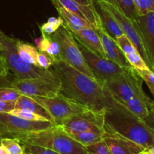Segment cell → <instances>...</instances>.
Wrapping results in <instances>:
<instances>
[{"mask_svg":"<svg viewBox=\"0 0 154 154\" xmlns=\"http://www.w3.org/2000/svg\"><path fill=\"white\" fill-rule=\"evenodd\" d=\"M60 83L59 94L81 106L103 112L112 102L114 96L103 83L87 76L63 60L53 64Z\"/></svg>","mask_w":154,"mask_h":154,"instance_id":"1","label":"cell"},{"mask_svg":"<svg viewBox=\"0 0 154 154\" xmlns=\"http://www.w3.org/2000/svg\"><path fill=\"white\" fill-rule=\"evenodd\" d=\"M105 129L113 131L145 149L154 144V126L129 111L114 96L110 106L105 111Z\"/></svg>","mask_w":154,"mask_h":154,"instance_id":"2","label":"cell"},{"mask_svg":"<svg viewBox=\"0 0 154 154\" xmlns=\"http://www.w3.org/2000/svg\"><path fill=\"white\" fill-rule=\"evenodd\" d=\"M12 138L19 139L21 144L41 146L60 154H91L57 124L44 130L17 134Z\"/></svg>","mask_w":154,"mask_h":154,"instance_id":"3","label":"cell"},{"mask_svg":"<svg viewBox=\"0 0 154 154\" xmlns=\"http://www.w3.org/2000/svg\"><path fill=\"white\" fill-rule=\"evenodd\" d=\"M17 39L9 37L0 29V54L3 57L8 69L17 79L44 78L59 80L54 71L26 63L17 52Z\"/></svg>","mask_w":154,"mask_h":154,"instance_id":"4","label":"cell"},{"mask_svg":"<svg viewBox=\"0 0 154 154\" xmlns=\"http://www.w3.org/2000/svg\"><path fill=\"white\" fill-rule=\"evenodd\" d=\"M142 82L135 69L131 67L103 84L117 100L124 103L134 97L147 95L143 90Z\"/></svg>","mask_w":154,"mask_h":154,"instance_id":"5","label":"cell"},{"mask_svg":"<svg viewBox=\"0 0 154 154\" xmlns=\"http://www.w3.org/2000/svg\"><path fill=\"white\" fill-rule=\"evenodd\" d=\"M51 37L54 38L60 45L61 50L60 56L63 61L87 76L96 79L78 48L76 39L64 23L56 32L51 35Z\"/></svg>","mask_w":154,"mask_h":154,"instance_id":"6","label":"cell"},{"mask_svg":"<svg viewBox=\"0 0 154 154\" xmlns=\"http://www.w3.org/2000/svg\"><path fill=\"white\" fill-rule=\"evenodd\" d=\"M60 126L69 135L81 132H95L104 134L105 111L99 112L87 109L68 118Z\"/></svg>","mask_w":154,"mask_h":154,"instance_id":"7","label":"cell"},{"mask_svg":"<svg viewBox=\"0 0 154 154\" xmlns=\"http://www.w3.org/2000/svg\"><path fill=\"white\" fill-rule=\"evenodd\" d=\"M76 42L87 66L97 81L104 83L108 80L120 75L127 69L119 66L109 59L97 55L86 48L77 39Z\"/></svg>","mask_w":154,"mask_h":154,"instance_id":"8","label":"cell"},{"mask_svg":"<svg viewBox=\"0 0 154 154\" xmlns=\"http://www.w3.org/2000/svg\"><path fill=\"white\" fill-rule=\"evenodd\" d=\"M99 2L102 3L110 12L113 14L116 20L120 25L123 34L130 40V42L133 44L135 48L139 53L140 55L144 60L147 66H148L149 69L153 71L151 64L150 63L148 57H147V54H146L145 49H144V44H143L142 38H141V33H140L139 29L137 26L135 21L131 20L130 19L127 17L123 12L121 11L119 7L117 6L115 0L112 2H106V1H100L97 0Z\"/></svg>","mask_w":154,"mask_h":154,"instance_id":"9","label":"cell"},{"mask_svg":"<svg viewBox=\"0 0 154 154\" xmlns=\"http://www.w3.org/2000/svg\"><path fill=\"white\" fill-rule=\"evenodd\" d=\"M33 98L49 112L54 122L57 125H61L69 117L87 110L74 101L60 94L50 98L38 96Z\"/></svg>","mask_w":154,"mask_h":154,"instance_id":"10","label":"cell"},{"mask_svg":"<svg viewBox=\"0 0 154 154\" xmlns=\"http://www.w3.org/2000/svg\"><path fill=\"white\" fill-rule=\"evenodd\" d=\"M10 87L19 90L22 95L30 97H54L59 94L60 83L59 80L34 78L17 79L12 81Z\"/></svg>","mask_w":154,"mask_h":154,"instance_id":"11","label":"cell"},{"mask_svg":"<svg viewBox=\"0 0 154 154\" xmlns=\"http://www.w3.org/2000/svg\"><path fill=\"white\" fill-rule=\"evenodd\" d=\"M56 123L48 121L27 120L9 113H0V135L2 138H12L17 134L36 132L52 127Z\"/></svg>","mask_w":154,"mask_h":154,"instance_id":"12","label":"cell"},{"mask_svg":"<svg viewBox=\"0 0 154 154\" xmlns=\"http://www.w3.org/2000/svg\"><path fill=\"white\" fill-rule=\"evenodd\" d=\"M103 140L112 154H138L145 150L142 146L109 129H105Z\"/></svg>","mask_w":154,"mask_h":154,"instance_id":"13","label":"cell"},{"mask_svg":"<svg viewBox=\"0 0 154 154\" xmlns=\"http://www.w3.org/2000/svg\"><path fill=\"white\" fill-rule=\"evenodd\" d=\"M135 22L141 33L146 54L154 72V12L138 16Z\"/></svg>","mask_w":154,"mask_h":154,"instance_id":"14","label":"cell"},{"mask_svg":"<svg viewBox=\"0 0 154 154\" xmlns=\"http://www.w3.org/2000/svg\"><path fill=\"white\" fill-rule=\"evenodd\" d=\"M94 29L96 30L100 38L101 42H102V47H103L105 54H106L107 58L126 69L132 67L126 60L123 51L117 45L115 39L111 38L102 27Z\"/></svg>","mask_w":154,"mask_h":154,"instance_id":"15","label":"cell"},{"mask_svg":"<svg viewBox=\"0 0 154 154\" xmlns=\"http://www.w3.org/2000/svg\"><path fill=\"white\" fill-rule=\"evenodd\" d=\"M91 4L100 20L102 28L114 39L123 35V32L112 14L97 0H91Z\"/></svg>","mask_w":154,"mask_h":154,"instance_id":"16","label":"cell"},{"mask_svg":"<svg viewBox=\"0 0 154 154\" xmlns=\"http://www.w3.org/2000/svg\"><path fill=\"white\" fill-rule=\"evenodd\" d=\"M58 1L68 11L88 21L93 29L102 27L99 17L92 5L81 4L75 0H58Z\"/></svg>","mask_w":154,"mask_h":154,"instance_id":"17","label":"cell"},{"mask_svg":"<svg viewBox=\"0 0 154 154\" xmlns=\"http://www.w3.org/2000/svg\"><path fill=\"white\" fill-rule=\"evenodd\" d=\"M74 37L86 48L100 57L107 58L99 35L93 27H87L76 32H71Z\"/></svg>","mask_w":154,"mask_h":154,"instance_id":"18","label":"cell"},{"mask_svg":"<svg viewBox=\"0 0 154 154\" xmlns=\"http://www.w3.org/2000/svg\"><path fill=\"white\" fill-rule=\"evenodd\" d=\"M123 104L129 111L152 126L150 122V114L154 108V101L149 96L145 95L134 97Z\"/></svg>","mask_w":154,"mask_h":154,"instance_id":"19","label":"cell"},{"mask_svg":"<svg viewBox=\"0 0 154 154\" xmlns=\"http://www.w3.org/2000/svg\"><path fill=\"white\" fill-rule=\"evenodd\" d=\"M54 7L58 11L60 17L63 20V23L71 32H76L87 27H93L86 20L77 16L75 14L65 8L58 0H52Z\"/></svg>","mask_w":154,"mask_h":154,"instance_id":"20","label":"cell"},{"mask_svg":"<svg viewBox=\"0 0 154 154\" xmlns=\"http://www.w3.org/2000/svg\"><path fill=\"white\" fill-rule=\"evenodd\" d=\"M15 109L29 111L31 112H33L35 114L42 116V117H43L44 118H45L48 121L54 122L53 117H51L49 112L33 97L25 96V95H21L16 102Z\"/></svg>","mask_w":154,"mask_h":154,"instance_id":"21","label":"cell"},{"mask_svg":"<svg viewBox=\"0 0 154 154\" xmlns=\"http://www.w3.org/2000/svg\"><path fill=\"white\" fill-rule=\"evenodd\" d=\"M35 45L40 51L47 53L54 60V63L61 60L60 46L58 42L51 37V35H42L38 38L34 40Z\"/></svg>","mask_w":154,"mask_h":154,"instance_id":"22","label":"cell"},{"mask_svg":"<svg viewBox=\"0 0 154 154\" xmlns=\"http://www.w3.org/2000/svg\"><path fill=\"white\" fill-rule=\"evenodd\" d=\"M17 48V52L19 54L20 57L23 61L28 64L32 65V66H38L37 61L38 51L35 47L32 46L29 44L23 43L18 40Z\"/></svg>","mask_w":154,"mask_h":154,"instance_id":"23","label":"cell"},{"mask_svg":"<svg viewBox=\"0 0 154 154\" xmlns=\"http://www.w3.org/2000/svg\"><path fill=\"white\" fill-rule=\"evenodd\" d=\"M69 135L85 147L103 139V134L95 132H81Z\"/></svg>","mask_w":154,"mask_h":154,"instance_id":"24","label":"cell"},{"mask_svg":"<svg viewBox=\"0 0 154 154\" xmlns=\"http://www.w3.org/2000/svg\"><path fill=\"white\" fill-rule=\"evenodd\" d=\"M121 11L131 20L135 21L138 14L134 0H115Z\"/></svg>","mask_w":154,"mask_h":154,"instance_id":"25","label":"cell"},{"mask_svg":"<svg viewBox=\"0 0 154 154\" xmlns=\"http://www.w3.org/2000/svg\"><path fill=\"white\" fill-rule=\"evenodd\" d=\"M0 144L4 146L10 154H20L26 152L24 146L16 138H2Z\"/></svg>","mask_w":154,"mask_h":154,"instance_id":"26","label":"cell"},{"mask_svg":"<svg viewBox=\"0 0 154 154\" xmlns=\"http://www.w3.org/2000/svg\"><path fill=\"white\" fill-rule=\"evenodd\" d=\"M63 24V20L60 17H50L47 23L40 27L42 35H51Z\"/></svg>","mask_w":154,"mask_h":154,"instance_id":"27","label":"cell"},{"mask_svg":"<svg viewBox=\"0 0 154 154\" xmlns=\"http://www.w3.org/2000/svg\"><path fill=\"white\" fill-rule=\"evenodd\" d=\"M21 95L19 90L12 87H0V100L17 102Z\"/></svg>","mask_w":154,"mask_h":154,"instance_id":"28","label":"cell"},{"mask_svg":"<svg viewBox=\"0 0 154 154\" xmlns=\"http://www.w3.org/2000/svg\"><path fill=\"white\" fill-rule=\"evenodd\" d=\"M130 66L135 69H150L138 51L125 55Z\"/></svg>","mask_w":154,"mask_h":154,"instance_id":"29","label":"cell"},{"mask_svg":"<svg viewBox=\"0 0 154 154\" xmlns=\"http://www.w3.org/2000/svg\"><path fill=\"white\" fill-rule=\"evenodd\" d=\"M9 114L27 120H32V121H41V120L42 121H45V120H47L46 119L44 118L42 116L35 114L33 112H31L29 111H26V110L14 109L12 111H11Z\"/></svg>","mask_w":154,"mask_h":154,"instance_id":"30","label":"cell"},{"mask_svg":"<svg viewBox=\"0 0 154 154\" xmlns=\"http://www.w3.org/2000/svg\"><path fill=\"white\" fill-rule=\"evenodd\" d=\"M138 16L154 12V0H134Z\"/></svg>","mask_w":154,"mask_h":154,"instance_id":"31","label":"cell"},{"mask_svg":"<svg viewBox=\"0 0 154 154\" xmlns=\"http://www.w3.org/2000/svg\"><path fill=\"white\" fill-rule=\"evenodd\" d=\"M135 71L141 79L146 83L149 90L154 96V72L150 69H135Z\"/></svg>","mask_w":154,"mask_h":154,"instance_id":"32","label":"cell"},{"mask_svg":"<svg viewBox=\"0 0 154 154\" xmlns=\"http://www.w3.org/2000/svg\"><path fill=\"white\" fill-rule=\"evenodd\" d=\"M116 42H117V45H119L121 51L124 54V55L138 51L133 45V44L130 42V40L125 35H123L120 37L117 38L116 39Z\"/></svg>","mask_w":154,"mask_h":154,"instance_id":"33","label":"cell"},{"mask_svg":"<svg viewBox=\"0 0 154 154\" xmlns=\"http://www.w3.org/2000/svg\"><path fill=\"white\" fill-rule=\"evenodd\" d=\"M86 149L91 154H112L103 139L96 144L86 147Z\"/></svg>","mask_w":154,"mask_h":154,"instance_id":"34","label":"cell"},{"mask_svg":"<svg viewBox=\"0 0 154 154\" xmlns=\"http://www.w3.org/2000/svg\"><path fill=\"white\" fill-rule=\"evenodd\" d=\"M25 147L26 151L32 154H60V153L51 150L49 148L41 147V146L32 145V144H22Z\"/></svg>","mask_w":154,"mask_h":154,"instance_id":"35","label":"cell"},{"mask_svg":"<svg viewBox=\"0 0 154 154\" xmlns=\"http://www.w3.org/2000/svg\"><path fill=\"white\" fill-rule=\"evenodd\" d=\"M38 66L45 69H49V68L54 64V60L51 56L43 51H38L37 57Z\"/></svg>","mask_w":154,"mask_h":154,"instance_id":"36","label":"cell"},{"mask_svg":"<svg viewBox=\"0 0 154 154\" xmlns=\"http://www.w3.org/2000/svg\"><path fill=\"white\" fill-rule=\"evenodd\" d=\"M16 102L0 100V113H10L15 109Z\"/></svg>","mask_w":154,"mask_h":154,"instance_id":"37","label":"cell"},{"mask_svg":"<svg viewBox=\"0 0 154 154\" xmlns=\"http://www.w3.org/2000/svg\"><path fill=\"white\" fill-rule=\"evenodd\" d=\"M8 69L2 56L0 54V78L6 77L8 73Z\"/></svg>","mask_w":154,"mask_h":154,"instance_id":"38","label":"cell"},{"mask_svg":"<svg viewBox=\"0 0 154 154\" xmlns=\"http://www.w3.org/2000/svg\"><path fill=\"white\" fill-rule=\"evenodd\" d=\"M144 153L147 154H154V144L146 148L144 150Z\"/></svg>","mask_w":154,"mask_h":154,"instance_id":"39","label":"cell"},{"mask_svg":"<svg viewBox=\"0 0 154 154\" xmlns=\"http://www.w3.org/2000/svg\"><path fill=\"white\" fill-rule=\"evenodd\" d=\"M75 1L81 3V4L86 5H92L91 0H75Z\"/></svg>","mask_w":154,"mask_h":154,"instance_id":"40","label":"cell"},{"mask_svg":"<svg viewBox=\"0 0 154 154\" xmlns=\"http://www.w3.org/2000/svg\"><path fill=\"white\" fill-rule=\"evenodd\" d=\"M0 154H10V153H9V152L8 151V150L4 147V146L0 144Z\"/></svg>","mask_w":154,"mask_h":154,"instance_id":"41","label":"cell"},{"mask_svg":"<svg viewBox=\"0 0 154 154\" xmlns=\"http://www.w3.org/2000/svg\"><path fill=\"white\" fill-rule=\"evenodd\" d=\"M150 122H151L152 126H154V108L153 111H151V114H150Z\"/></svg>","mask_w":154,"mask_h":154,"instance_id":"42","label":"cell"},{"mask_svg":"<svg viewBox=\"0 0 154 154\" xmlns=\"http://www.w3.org/2000/svg\"><path fill=\"white\" fill-rule=\"evenodd\" d=\"M20 154H28V153H26V152H25V153H20Z\"/></svg>","mask_w":154,"mask_h":154,"instance_id":"43","label":"cell"},{"mask_svg":"<svg viewBox=\"0 0 154 154\" xmlns=\"http://www.w3.org/2000/svg\"><path fill=\"white\" fill-rule=\"evenodd\" d=\"M138 154H145V153H144V152H143V153H138Z\"/></svg>","mask_w":154,"mask_h":154,"instance_id":"44","label":"cell"},{"mask_svg":"<svg viewBox=\"0 0 154 154\" xmlns=\"http://www.w3.org/2000/svg\"><path fill=\"white\" fill-rule=\"evenodd\" d=\"M2 137L1 136V135H0V141H1V139H2Z\"/></svg>","mask_w":154,"mask_h":154,"instance_id":"45","label":"cell"},{"mask_svg":"<svg viewBox=\"0 0 154 154\" xmlns=\"http://www.w3.org/2000/svg\"><path fill=\"white\" fill-rule=\"evenodd\" d=\"M28 154H32V153H28Z\"/></svg>","mask_w":154,"mask_h":154,"instance_id":"46","label":"cell"},{"mask_svg":"<svg viewBox=\"0 0 154 154\" xmlns=\"http://www.w3.org/2000/svg\"><path fill=\"white\" fill-rule=\"evenodd\" d=\"M145 154H147V153H145Z\"/></svg>","mask_w":154,"mask_h":154,"instance_id":"47","label":"cell"}]
</instances>
